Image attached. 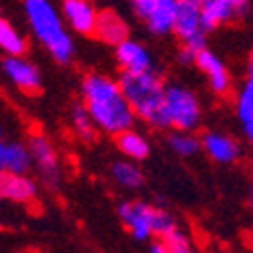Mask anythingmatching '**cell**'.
Wrapping results in <instances>:
<instances>
[{
	"mask_svg": "<svg viewBox=\"0 0 253 253\" xmlns=\"http://www.w3.org/2000/svg\"><path fill=\"white\" fill-rule=\"evenodd\" d=\"M39 195V185L33 177L18 173H0V199L12 203H33Z\"/></svg>",
	"mask_w": 253,
	"mask_h": 253,
	"instance_id": "obj_14",
	"label": "cell"
},
{
	"mask_svg": "<svg viewBox=\"0 0 253 253\" xmlns=\"http://www.w3.org/2000/svg\"><path fill=\"white\" fill-rule=\"evenodd\" d=\"M165 113L169 129L175 131H193L199 129L203 109L199 97L183 84H167L165 90Z\"/></svg>",
	"mask_w": 253,
	"mask_h": 253,
	"instance_id": "obj_4",
	"label": "cell"
},
{
	"mask_svg": "<svg viewBox=\"0 0 253 253\" xmlns=\"http://www.w3.org/2000/svg\"><path fill=\"white\" fill-rule=\"evenodd\" d=\"M201 147L209 159L219 165H231L241 155V147H239L237 139H233L227 133H221V131H207L201 137Z\"/></svg>",
	"mask_w": 253,
	"mask_h": 253,
	"instance_id": "obj_12",
	"label": "cell"
},
{
	"mask_svg": "<svg viewBox=\"0 0 253 253\" xmlns=\"http://www.w3.org/2000/svg\"><path fill=\"white\" fill-rule=\"evenodd\" d=\"M197 54L199 50L195 48H189V46H181L179 52H177V60L181 62V65L189 67V65H195V60H197Z\"/></svg>",
	"mask_w": 253,
	"mask_h": 253,
	"instance_id": "obj_24",
	"label": "cell"
},
{
	"mask_svg": "<svg viewBox=\"0 0 253 253\" xmlns=\"http://www.w3.org/2000/svg\"><path fill=\"white\" fill-rule=\"evenodd\" d=\"M173 253H195L191 247H183V249H175Z\"/></svg>",
	"mask_w": 253,
	"mask_h": 253,
	"instance_id": "obj_29",
	"label": "cell"
},
{
	"mask_svg": "<svg viewBox=\"0 0 253 253\" xmlns=\"http://www.w3.org/2000/svg\"><path fill=\"white\" fill-rule=\"evenodd\" d=\"M2 71L8 81L22 92H39L42 86L41 71L24 56H6L2 60Z\"/></svg>",
	"mask_w": 253,
	"mask_h": 253,
	"instance_id": "obj_11",
	"label": "cell"
},
{
	"mask_svg": "<svg viewBox=\"0 0 253 253\" xmlns=\"http://www.w3.org/2000/svg\"><path fill=\"white\" fill-rule=\"evenodd\" d=\"M115 56H117V62L123 69V73L153 71V56H151L149 48L131 37L115 46Z\"/></svg>",
	"mask_w": 253,
	"mask_h": 253,
	"instance_id": "obj_13",
	"label": "cell"
},
{
	"mask_svg": "<svg viewBox=\"0 0 253 253\" xmlns=\"http://www.w3.org/2000/svg\"><path fill=\"white\" fill-rule=\"evenodd\" d=\"M119 217L123 221V225L126 227L137 241H147L153 237V219H155V209L147 201H123L119 203Z\"/></svg>",
	"mask_w": 253,
	"mask_h": 253,
	"instance_id": "obj_7",
	"label": "cell"
},
{
	"mask_svg": "<svg viewBox=\"0 0 253 253\" xmlns=\"http://www.w3.org/2000/svg\"><path fill=\"white\" fill-rule=\"evenodd\" d=\"M119 83L137 119H141L153 129H169V121L165 113L167 84H163V79L155 71L121 73Z\"/></svg>",
	"mask_w": 253,
	"mask_h": 253,
	"instance_id": "obj_2",
	"label": "cell"
},
{
	"mask_svg": "<svg viewBox=\"0 0 253 253\" xmlns=\"http://www.w3.org/2000/svg\"><path fill=\"white\" fill-rule=\"evenodd\" d=\"M28 147H30V153H33V161L41 179L48 187H56L62 177V171H60V159L54 145L44 135H33L28 139Z\"/></svg>",
	"mask_w": 253,
	"mask_h": 253,
	"instance_id": "obj_8",
	"label": "cell"
},
{
	"mask_svg": "<svg viewBox=\"0 0 253 253\" xmlns=\"http://www.w3.org/2000/svg\"><path fill=\"white\" fill-rule=\"evenodd\" d=\"M71 125H73L75 135L84 143H90V141H94V137H97L99 129H97V125H94V121H92V117L86 111L83 101L75 103L71 107Z\"/></svg>",
	"mask_w": 253,
	"mask_h": 253,
	"instance_id": "obj_22",
	"label": "cell"
},
{
	"mask_svg": "<svg viewBox=\"0 0 253 253\" xmlns=\"http://www.w3.org/2000/svg\"><path fill=\"white\" fill-rule=\"evenodd\" d=\"M223 2H227V4L237 12V16H239L241 12H245V10H247V6H249L251 0H223Z\"/></svg>",
	"mask_w": 253,
	"mask_h": 253,
	"instance_id": "obj_25",
	"label": "cell"
},
{
	"mask_svg": "<svg viewBox=\"0 0 253 253\" xmlns=\"http://www.w3.org/2000/svg\"><path fill=\"white\" fill-rule=\"evenodd\" d=\"M111 177L119 187L126 189V191H135V189H141L143 185V171L137 165V161L131 159L115 161L111 167Z\"/></svg>",
	"mask_w": 253,
	"mask_h": 253,
	"instance_id": "obj_18",
	"label": "cell"
},
{
	"mask_svg": "<svg viewBox=\"0 0 253 253\" xmlns=\"http://www.w3.org/2000/svg\"><path fill=\"white\" fill-rule=\"evenodd\" d=\"M26 48L28 42L20 30L6 18H0V50L6 56H24Z\"/></svg>",
	"mask_w": 253,
	"mask_h": 253,
	"instance_id": "obj_20",
	"label": "cell"
},
{
	"mask_svg": "<svg viewBox=\"0 0 253 253\" xmlns=\"http://www.w3.org/2000/svg\"><path fill=\"white\" fill-rule=\"evenodd\" d=\"M235 115L241 125L253 119V56L247 62L245 81L235 94Z\"/></svg>",
	"mask_w": 253,
	"mask_h": 253,
	"instance_id": "obj_19",
	"label": "cell"
},
{
	"mask_svg": "<svg viewBox=\"0 0 253 253\" xmlns=\"http://www.w3.org/2000/svg\"><path fill=\"white\" fill-rule=\"evenodd\" d=\"M97 35L103 42L117 46L123 41L129 39V26L123 20V16L115 10H101L97 20Z\"/></svg>",
	"mask_w": 253,
	"mask_h": 253,
	"instance_id": "obj_15",
	"label": "cell"
},
{
	"mask_svg": "<svg viewBox=\"0 0 253 253\" xmlns=\"http://www.w3.org/2000/svg\"><path fill=\"white\" fill-rule=\"evenodd\" d=\"M115 143H117L119 151L125 155V159H131V161H143L151 153L149 139L143 133H139L137 129L123 131L121 135L115 137Z\"/></svg>",
	"mask_w": 253,
	"mask_h": 253,
	"instance_id": "obj_16",
	"label": "cell"
},
{
	"mask_svg": "<svg viewBox=\"0 0 253 253\" xmlns=\"http://www.w3.org/2000/svg\"><path fill=\"white\" fill-rule=\"evenodd\" d=\"M24 14L35 39L50 52V56L60 65L71 62L75 42L52 0H24Z\"/></svg>",
	"mask_w": 253,
	"mask_h": 253,
	"instance_id": "obj_3",
	"label": "cell"
},
{
	"mask_svg": "<svg viewBox=\"0 0 253 253\" xmlns=\"http://www.w3.org/2000/svg\"><path fill=\"white\" fill-rule=\"evenodd\" d=\"M151 253H173V249H171L163 239H159V241H155V243L151 245Z\"/></svg>",
	"mask_w": 253,
	"mask_h": 253,
	"instance_id": "obj_26",
	"label": "cell"
},
{
	"mask_svg": "<svg viewBox=\"0 0 253 253\" xmlns=\"http://www.w3.org/2000/svg\"><path fill=\"white\" fill-rule=\"evenodd\" d=\"M195 67L205 75L209 88L215 94H227L231 88V73L229 67L225 65V60L221 58L219 54H215L209 48L199 50L197 60H195Z\"/></svg>",
	"mask_w": 253,
	"mask_h": 253,
	"instance_id": "obj_10",
	"label": "cell"
},
{
	"mask_svg": "<svg viewBox=\"0 0 253 253\" xmlns=\"http://www.w3.org/2000/svg\"><path fill=\"white\" fill-rule=\"evenodd\" d=\"M4 153H6V141L0 137V173L4 171Z\"/></svg>",
	"mask_w": 253,
	"mask_h": 253,
	"instance_id": "obj_28",
	"label": "cell"
},
{
	"mask_svg": "<svg viewBox=\"0 0 253 253\" xmlns=\"http://www.w3.org/2000/svg\"><path fill=\"white\" fill-rule=\"evenodd\" d=\"M0 14H2V8H0ZM0 18H2V16H0Z\"/></svg>",
	"mask_w": 253,
	"mask_h": 253,
	"instance_id": "obj_31",
	"label": "cell"
},
{
	"mask_svg": "<svg viewBox=\"0 0 253 253\" xmlns=\"http://www.w3.org/2000/svg\"><path fill=\"white\" fill-rule=\"evenodd\" d=\"M97 6L92 0H60V14L65 22L71 26L73 33L90 37L97 33V20H99Z\"/></svg>",
	"mask_w": 253,
	"mask_h": 253,
	"instance_id": "obj_9",
	"label": "cell"
},
{
	"mask_svg": "<svg viewBox=\"0 0 253 253\" xmlns=\"http://www.w3.org/2000/svg\"><path fill=\"white\" fill-rule=\"evenodd\" d=\"M171 151L179 157H193L195 153H199L201 147V139L193 133V131H173L167 139Z\"/></svg>",
	"mask_w": 253,
	"mask_h": 253,
	"instance_id": "obj_23",
	"label": "cell"
},
{
	"mask_svg": "<svg viewBox=\"0 0 253 253\" xmlns=\"http://www.w3.org/2000/svg\"><path fill=\"white\" fill-rule=\"evenodd\" d=\"M0 137H2V129H0Z\"/></svg>",
	"mask_w": 253,
	"mask_h": 253,
	"instance_id": "obj_32",
	"label": "cell"
},
{
	"mask_svg": "<svg viewBox=\"0 0 253 253\" xmlns=\"http://www.w3.org/2000/svg\"><path fill=\"white\" fill-rule=\"evenodd\" d=\"M241 126H243V137H245V141H247L249 145H253V119L247 121V123H243Z\"/></svg>",
	"mask_w": 253,
	"mask_h": 253,
	"instance_id": "obj_27",
	"label": "cell"
},
{
	"mask_svg": "<svg viewBox=\"0 0 253 253\" xmlns=\"http://www.w3.org/2000/svg\"><path fill=\"white\" fill-rule=\"evenodd\" d=\"M201 10H203V18H205V26L207 30H211L223 26L227 22H231L237 12L223 0H201Z\"/></svg>",
	"mask_w": 253,
	"mask_h": 253,
	"instance_id": "obj_21",
	"label": "cell"
},
{
	"mask_svg": "<svg viewBox=\"0 0 253 253\" xmlns=\"http://www.w3.org/2000/svg\"><path fill=\"white\" fill-rule=\"evenodd\" d=\"M81 94L86 111L90 113L97 129L105 135H121L123 131L135 129L137 115L126 101L119 79L90 73L83 79Z\"/></svg>",
	"mask_w": 253,
	"mask_h": 253,
	"instance_id": "obj_1",
	"label": "cell"
},
{
	"mask_svg": "<svg viewBox=\"0 0 253 253\" xmlns=\"http://www.w3.org/2000/svg\"><path fill=\"white\" fill-rule=\"evenodd\" d=\"M35 167L33 153H30L28 143L20 141H6V153H4V171L28 175V171Z\"/></svg>",
	"mask_w": 253,
	"mask_h": 253,
	"instance_id": "obj_17",
	"label": "cell"
},
{
	"mask_svg": "<svg viewBox=\"0 0 253 253\" xmlns=\"http://www.w3.org/2000/svg\"><path fill=\"white\" fill-rule=\"evenodd\" d=\"M249 207H251V211H253V185L249 187Z\"/></svg>",
	"mask_w": 253,
	"mask_h": 253,
	"instance_id": "obj_30",
	"label": "cell"
},
{
	"mask_svg": "<svg viewBox=\"0 0 253 253\" xmlns=\"http://www.w3.org/2000/svg\"><path fill=\"white\" fill-rule=\"evenodd\" d=\"M207 26L201 10V0H179L175 22H173V35L179 39L181 46H189L195 50L207 48Z\"/></svg>",
	"mask_w": 253,
	"mask_h": 253,
	"instance_id": "obj_5",
	"label": "cell"
},
{
	"mask_svg": "<svg viewBox=\"0 0 253 253\" xmlns=\"http://www.w3.org/2000/svg\"><path fill=\"white\" fill-rule=\"evenodd\" d=\"M129 4L149 33L157 37L173 33L179 0H129Z\"/></svg>",
	"mask_w": 253,
	"mask_h": 253,
	"instance_id": "obj_6",
	"label": "cell"
}]
</instances>
